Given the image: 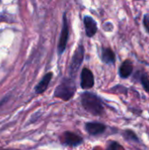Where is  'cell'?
Segmentation results:
<instances>
[{
    "instance_id": "cell-1",
    "label": "cell",
    "mask_w": 149,
    "mask_h": 150,
    "mask_svg": "<svg viewBox=\"0 0 149 150\" xmlns=\"http://www.w3.org/2000/svg\"><path fill=\"white\" fill-rule=\"evenodd\" d=\"M81 103L85 111L94 116H101L104 113L105 108L102 99L92 92H83L81 95Z\"/></svg>"
},
{
    "instance_id": "cell-2",
    "label": "cell",
    "mask_w": 149,
    "mask_h": 150,
    "mask_svg": "<svg viewBox=\"0 0 149 150\" xmlns=\"http://www.w3.org/2000/svg\"><path fill=\"white\" fill-rule=\"evenodd\" d=\"M76 91V85L74 78L63 77L60 84L56 87L54 97L61 98L64 101H68L71 99Z\"/></svg>"
},
{
    "instance_id": "cell-3",
    "label": "cell",
    "mask_w": 149,
    "mask_h": 150,
    "mask_svg": "<svg viewBox=\"0 0 149 150\" xmlns=\"http://www.w3.org/2000/svg\"><path fill=\"white\" fill-rule=\"evenodd\" d=\"M83 59H84V47L81 44L77 47V48L76 49L71 58V61L68 66V73L70 75L69 77L75 79L76 73L83 62Z\"/></svg>"
},
{
    "instance_id": "cell-4",
    "label": "cell",
    "mask_w": 149,
    "mask_h": 150,
    "mask_svg": "<svg viewBox=\"0 0 149 150\" xmlns=\"http://www.w3.org/2000/svg\"><path fill=\"white\" fill-rule=\"evenodd\" d=\"M68 38H69L68 23L66 13H63V16H62V26H61V31L60 38H59L58 46H57V52H58L59 55H61L64 53V51H65V49L67 47Z\"/></svg>"
},
{
    "instance_id": "cell-5",
    "label": "cell",
    "mask_w": 149,
    "mask_h": 150,
    "mask_svg": "<svg viewBox=\"0 0 149 150\" xmlns=\"http://www.w3.org/2000/svg\"><path fill=\"white\" fill-rule=\"evenodd\" d=\"M83 142V139L79 135L73 132H65L61 136V143L65 146L75 148L81 145Z\"/></svg>"
},
{
    "instance_id": "cell-6",
    "label": "cell",
    "mask_w": 149,
    "mask_h": 150,
    "mask_svg": "<svg viewBox=\"0 0 149 150\" xmlns=\"http://www.w3.org/2000/svg\"><path fill=\"white\" fill-rule=\"evenodd\" d=\"M80 84L82 89L83 90H90L93 88L95 84L94 75L88 68H83L81 72V81Z\"/></svg>"
},
{
    "instance_id": "cell-7",
    "label": "cell",
    "mask_w": 149,
    "mask_h": 150,
    "mask_svg": "<svg viewBox=\"0 0 149 150\" xmlns=\"http://www.w3.org/2000/svg\"><path fill=\"white\" fill-rule=\"evenodd\" d=\"M86 132L92 136H97L105 133L106 130V126L99 122H88L84 126Z\"/></svg>"
},
{
    "instance_id": "cell-8",
    "label": "cell",
    "mask_w": 149,
    "mask_h": 150,
    "mask_svg": "<svg viewBox=\"0 0 149 150\" xmlns=\"http://www.w3.org/2000/svg\"><path fill=\"white\" fill-rule=\"evenodd\" d=\"M83 24L85 27L86 35L89 38L93 37L97 32V24L96 20L90 16H84L83 17Z\"/></svg>"
},
{
    "instance_id": "cell-9",
    "label": "cell",
    "mask_w": 149,
    "mask_h": 150,
    "mask_svg": "<svg viewBox=\"0 0 149 150\" xmlns=\"http://www.w3.org/2000/svg\"><path fill=\"white\" fill-rule=\"evenodd\" d=\"M133 71V64L131 60H126L123 62V63L119 67V75L121 78L126 79L128 78Z\"/></svg>"
},
{
    "instance_id": "cell-10",
    "label": "cell",
    "mask_w": 149,
    "mask_h": 150,
    "mask_svg": "<svg viewBox=\"0 0 149 150\" xmlns=\"http://www.w3.org/2000/svg\"><path fill=\"white\" fill-rule=\"evenodd\" d=\"M52 77H53V73L52 72H48L43 77L42 79L40 80V82L35 86V93L36 94H41L43 93L48 87L51 80H52Z\"/></svg>"
},
{
    "instance_id": "cell-11",
    "label": "cell",
    "mask_w": 149,
    "mask_h": 150,
    "mask_svg": "<svg viewBox=\"0 0 149 150\" xmlns=\"http://www.w3.org/2000/svg\"><path fill=\"white\" fill-rule=\"evenodd\" d=\"M101 60L105 64H114L116 62V54L110 47H103L101 52Z\"/></svg>"
},
{
    "instance_id": "cell-12",
    "label": "cell",
    "mask_w": 149,
    "mask_h": 150,
    "mask_svg": "<svg viewBox=\"0 0 149 150\" xmlns=\"http://www.w3.org/2000/svg\"><path fill=\"white\" fill-rule=\"evenodd\" d=\"M136 77L139 79V81L141 82V83L142 84L143 89L149 92V75L148 73L144 72V71H139L136 75Z\"/></svg>"
},
{
    "instance_id": "cell-13",
    "label": "cell",
    "mask_w": 149,
    "mask_h": 150,
    "mask_svg": "<svg viewBox=\"0 0 149 150\" xmlns=\"http://www.w3.org/2000/svg\"><path fill=\"white\" fill-rule=\"evenodd\" d=\"M122 135H123V137H124V139H125L126 141L133 142H139V138H138L137 134H136L133 131H132V130H130V129L125 130V131L123 132Z\"/></svg>"
},
{
    "instance_id": "cell-14",
    "label": "cell",
    "mask_w": 149,
    "mask_h": 150,
    "mask_svg": "<svg viewBox=\"0 0 149 150\" xmlns=\"http://www.w3.org/2000/svg\"><path fill=\"white\" fill-rule=\"evenodd\" d=\"M121 149V146L119 142H111L109 143V145L107 146V149L106 150H120Z\"/></svg>"
},
{
    "instance_id": "cell-15",
    "label": "cell",
    "mask_w": 149,
    "mask_h": 150,
    "mask_svg": "<svg viewBox=\"0 0 149 150\" xmlns=\"http://www.w3.org/2000/svg\"><path fill=\"white\" fill-rule=\"evenodd\" d=\"M143 25L146 29V31L149 33V15L145 14L143 17Z\"/></svg>"
},
{
    "instance_id": "cell-16",
    "label": "cell",
    "mask_w": 149,
    "mask_h": 150,
    "mask_svg": "<svg viewBox=\"0 0 149 150\" xmlns=\"http://www.w3.org/2000/svg\"><path fill=\"white\" fill-rule=\"evenodd\" d=\"M0 150H11V149H0Z\"/></svg>"
}]
</instances>
